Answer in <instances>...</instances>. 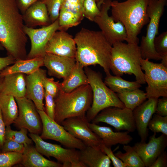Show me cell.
<instances>
[{
	"label": "cell",
	"mask_w": 167,
	"mask_h": 167,
	"mask_svg": "<svg viewBox=\"0 0 167 167\" xmlns=\"http://www.w3.org/2000/svg\"><path fill=\"white\" fill-rule=\"evenodd\" d=\"M16 0H0V43L16 61L26 59L28 37Z\"/></svg>",
	"instance_id": "1"
},
{
	"label": "cell",
	"mask_w": 167,
	"mask_h": 167,
	"mask_svg": "<svg viewBox=\"0 0 167 167\" xmlns=\"http://www.w3.org/2000/svg\"><path fill=\"white\" fill-rule=\"evenodd\" d=\"M76 46V62L84 67L99 65L106 75L110 73L112 45L101 31L82 28L74 38Z\"/></svg>",
	"instance_id": "2"
},
{
	"label": "cell",
	"mask_w": 167,
	"mask_h": 167,
	"mask_svg": "<svg viewBox=\"0 0 167 167\" xmlns=\"http://www.w3.org/2000/svg\"><path fill=\"white\" fill-rule=\"evenodd\" d=\"M149 0H126L112 1V17L125 27L127 43L138 44V35L143 26L148 23L147 9Z\"/></svg>",
	"instance_id": "3"
},
{
	"label": "cell",
	"mask_w": 167,
	"mask_h": 167,
	"mask_svg": "<svg viewBox=\"0 0 167 167\" xmlns=\"http://www.w3.org/2000/svg\"><path fill=\"white\" fill-rule=\"evenodd\" d=\"M142 59L138 44L123 41L112 45L110 70L115 75H134L141 84L146 83L141 66Z\"/></svg>",
	"instance_id": "4"
},
{
	"label": "cell",
	"mask_w": 167,
	"mask_h": 167,
	"mask_svg": "<svg viewBox=\"0 0 167 167\" xmlns=\"http://www.w3.org/2000/svg\"><path fill=\"white\" fill-rule=\"evenodd\" d=\"M54 99V120L61 124L66 119L86 114L92 103V93L90 85L88 84L70 92L60 90Z\"/></svg>",
	"instance_id": "5"
},
{
	"label": "cell",
	"mask_w": 167,
	"mask_h": 167,
	"mask_svg": "<svg viewBox=\"0 0 167 167\" xmlns=\"http://www.w3.org/2000/svg\"><path fill=\"white\" fill-rule=\"evenodd\" d=\"M84 71L92 93V100L90 107L87 112L86 118L91 122L101 110L109 107L122 108L125 107L117 93L111 90L105 83L101 75L88 66Z\"/></svg>",
	"instance_id": "6"
},
{
	"label": "cell",
	"mask_w": 167,
	"mask_h": 167,
	"mask_svg": "<svg viewBox=\"0 0 167 167\" xmlns=\"http://www.w3.org/2000/svg\"><path fill=\"white\" fill-rule=\"evenodd\" d=\"M167 0H149L147 12L149 20L145 36L142 37L140 49L143 59L160 60L161 57L155 50L154 41L158 33L160 20Z\"/></svg>",
	"instance_id": "7"
},
{
	"label": "cell",
	"mask_w": 167,
	"mask_h": 167,
	"mask_svg": "<svg viewBox=\"0 0 167 167\" xmlns=\"http://www.w3.org/2000/svg\"><path fill=\"white\" fill-rule=\"evenodd\" d=\"M141 66L144 71V78L148 84L145 89L147 99L167 97V67L161 63H154L143 58Z\"/></svg>",
	"instance_id": "8"
},
{
	"label": "cell",
	"mask_w": 167,
	"mask_h": 167,
	"mask_svg": "<svg viewBox=\"0 0 167 167\" xmlns=\"http://www.w3.org/2000/svg\"><path fill=\"white\" fill-rule=\"evenodd\" d=\"M29 136L39 152L48 158H54L62 163L63 167H84L79 160V150L65 148L60 145L45 142L39 135L30 133Z\"/></svg>",
	"instance_id": "9"
},
{
	"label": "cell",
	"mask_w": 167,
	"mask_h": 167,
	"mask_svg": "<svg viewBox=\"0 0 167 167\" xmlns=\"http://www.w3.org/2000/svg\"><path fill=\"white\" fill-rule=\"evenodd\" d=\"M42 124L41 137L58 142L67 148L80 150L86 145L69 133L61 124L49 117L44 111L37 109Z\"/></svg>",
	"instance_id": "10"
},
{
	"label": "cell",
	"mask_w": 167,
	"mask_h": 167,
	"mask_svg": "<svg viewBox=\"0 0 167 167\" xmlns=\"http://www.w3.org/2000/svg\"><path fill=\"white\" fill-rule=\"evenodd\" d=\"M111 0H105L101 4L99 14L93 22L98 26L105 36L112 45L115 43L126 41L127 33L125 27L119 21L115 22L108 15Z\"/></svg>",
	"instance_id": "11"
},
{
	"label": "cell",
	"mask_w": 167,
	"mask_h": 167,
	"mask_svg": "<svg viewBox=\"0 0 167 167\" xmlns=\"http://www.w3.org/2000/svg\"><path fill=\"white\" fill-rule=\"evenodd\" d=\"M92 122L97 123H105L115 128L118 131L125 130L133 132L136 129L132 111L125 107L123 108L111 107L100 111Z\"/></svg>",
	"instance_id": "12"
},
{
	"label": "cell",
	"mask_w": 167,
	"mask_h": 167,
	"mask_svg": "<svg viewBox=\"0 0 167 167\" xmlns=\"http://www.w3.org/2000/svg\"><path fill=\"white\" fill-rule=\"evenodd\" d=\"M15 98L19 113L13 123L15 126L19 129L25 128L30 133L39 135L42 131V124L35 104L25 97Z\"/></svg>",
	"instance_id": "13"
},
{
	"label": "cell",
	"mask_w": 167,
	"mask_h": 167,
	"mask_svg": "<svg viewBox=\"0 0 167 167\" xmlns=\"http://www.w3.org/2000/svg\"><path fill=\"white\" fill-rule=\"evenodd\" d=\"M58 19L49 25L35 29L24 25V31L29 37L31 48L26 59L44 57L46 45L54 33L59 29Z\"/></svg>",
	"instance_id": "14"
},
{
	"label": "cell",
	"mask_w": 167,
	"mask_h": 167,
	"mask_svg": "<svg viewBox=\"0 0 167 167\" xmlns=\"http://www.w3.org/2000/svg\"><path fill=\"white\" fill-rule=\"evenodd\" d=\"M89 122L85 114L66 119L61 124L69 133L87 146L100 148L102 144L101 141L91 129Z\"/></svg>",
	"instance_id": "15"
},
{
	"label": "cell",
	"mask_w": 167,
	"mask_h": 167,
	"mask_svg": "<svg viewBox=\"0 0 167 167\" xmlns=\"http://www.w3.org/2000/svg\"><path fill=\"white\" fill-rule=\"evenodd\" d=\"M156 135L154 133L148 143L137 142L133 146L146 167H150L167 146V135L162 134L157 137Z\"/></svg>",
	"instance_id": "16"
},
{
	"label": "cell",
	"mask_w": 167,
	"mask_h": 167,
	"mask_svg": "<svg viewBox=\"0 0 167 167\" xmlns=\"http://www.w3.org/2000/svg\"><path fill=\"white\" fill-rule=\"evenodd\" d=\"M58 31L48 42L45 49L46 53L75 58L76 46L74 38L66 31Z\"/></svg>",
	"instance_id": "17"
},
{
	"label": "cell",
	"mask_w": 167,
	"mask_h": 167,
	"mask_svg": "<svg viewBox=\"0 0 167 167\" xmlns=\"http://www.w3.org/2000/svg\"><path fill=\"white\" fill-rule=\"evenodd\" d=\"M158 99L148 98L132 111L136 129L141 142H145L147 139L148 135V125L156 112Z\"/></svg>",
	"instance_id": "18"
},
{
	"label": "cell",
	"mask_w": 167,
	"mask_h": 167,
	"mask_svg": "<svg viewBox=\"0 0 167 167\" xmlns=\"http://www.w3.org/2000/svg\"><path fill=\"white\" fill-rule=\"evenodd\" d=\"M46 77V70L41 68L25 77V97L31 100L38 110L45 111L43 102L44 89L43 81Z\"/></svg>",
	"instance_id": "19"
},
{
	"label": "cell",
	"mask_w": 167,
	"mask_h": 167,
	"mask_svg": "<svg viewBox=\"0 0 167 167\" xmlns=\"http://www.w3.org/2000/svg\"><path fill=\"white\" fill-rule=\"evenodd\" d=\"M83 1L64 0L58 18L61 28L67 30L80 23L84 17L83 8Z\"/></svg>",
	"instance_id": "20"
},
{
	"label": "cell",
	"mask_w": 167,
	"mask_h": 167,
	"mask_svg": "<svg viewBox=\"0 0 167 167\" xmlns=\"http://www.w3.org/2000/svg\"><path fill=\"white\" fill-rule=\"evenodd\" d=\"M75 58L46 53L43 57L44 66L49 75L59 79H65L70 74L75 63Z\"/></svg>",
	"instance_id": "21"
},
{
	"label": "cell",
	"mask_w": 167,
	"mask_h": 167,
	"mask_svg": "<svg viewBox=\"0 0 167 167\" xmlns=\"http://www.w3.org/2000/svg\"><path fill=\"white\" fill-rule=\"evenodd\" d=\"M89 125L101 139L102 143L108 147L111 148L118 144L127 145L133 140V138L127 131L114 132L109 127L100 126L93 122H89Z\"/></svg>",
	"instance_id": "22"
},
{
	"label": "cell",
	"mask_w": 167,
	"mask_h": 167,
	"mask_svg": "<svg viewBox=\"0 0 167 167\" xmlns=\"http://www.w3.org/2000/svg\"><path fill=\"white\" fill-rule=\"evenodd\" d=\"M22 16L24 25L28 27L46 26L51 23L46 5L41 0L31 6Z\"/></svg>",
	"instance_id": "23"
},
{
	"label": "cell",
	"mask_w": 167,
	"mask_h": 167,
	"mask_svg": "<svg viewBox=\"0 0 167 167\" xmlns=\"http://www.w3.org/2000/svg\"><path fill=\"white\" fill-rule=\"evenodd\" d=\"M25 74L15 73L2 78L0 93L13 96L15 98L25 97L26 92Z\"/></svg>",
	"instance_id": "24"
},
{
	"label": "cell",
	"mask_w": 167,
	"mask_h": 167,
	"mask_svg": "<svg viewBox=\"0 0 167 167\" xmlns=\"http://www.w3.org/2000/svg\"><path fill=\"white\" fill-rule=\"evenodd\" d=\"M79 153V160L84 167H111V160L100 148L86 146Z\"/></svg>",
	"instance_id": "25"
},
{
	"label": "cell",
	"mask_w": 167,
	"mask_h": 167,
	"mask_svg": "<svg viewBox=\"0 0 167 167\" xmlns=\"http://www.w3.org/2000/svg\"><path fill=\"white\" fill-rule=\"evenodd\" d=\"M20 164L25 167H62V164L48 160L31 144H24Z\"/></svg>",
	"instance_id": "26"
},
{
	"label": "cell",
	"mask_w": 167,
	"mask_h": 167,
	"mask_svg": "<svg viewBox=\"0 0 167 167\" xmlns=\"http://www.w3.org/2000/svg\"><path fill=\"white\" fill-rule=\"evenodd\" d=\"M43 66V57L16 61L13 65L6 66L0 72V77L15 73L28 75L34 72Z\"/></svg>",
	"instance_id": "27"
},
{
	"label": "cell",
	"mask_w": 167,
	"mask_h": 167,
	"mask_svg": "<svg viewBox=\"0 0 167 167\" xmlns=\"http://www.w3.org/2000/svg\"><path fill=\"white\" fill-rule=\"evenodd\" d=\"M84 68L80 63L76 62L70 74L60 83V90L70 92L81 86L89 84Z\"/></svg>",
	"instance_id": "28"
},
{
	"label": "cell",
	"mask_w": 167,
	"mask_h": 167,
	"mask_svg": "<svg viewBox=\"0 0 167 167\" xmlns=\"http://www.w3.org/2000/svg\"><path fill=\"white\" fill-rule=\"evenodd\" d=\"M0 109L6 126L14 123L19 111L15 98L11 95L0 93Z\"/></svg>",
	"instance_id": "29"
},
{
	"label": "cell",
	"mask_w": 167,
	"mask_h": 167,
	"mask_svg": "<svg viewBox=\"0 0 167 167\" xmlns=\"http://www.w3.org/2000/svg\"><path fill=\"white\" fill-rule=\"evenodd\" d=\"M104 83L111 90L117 93L134 90L141 87V84L136 81H129L120 76H113L111 74L106 76Z\"/></svg>",
	"instance_id": "30"
},
{
	"label": "cell",
	"mask_w": 167,
	"mask_h": 167,
	"mask_svg": "<svg viewBox=\"0 0 167 167\" xmlns=\"http://www.w3.org/2000/svg\"><path fill=\"white\" fill-rule=\"evenodd\" d=\"M117 94L125 107L132 111L147 99L146 92L139 88Z\"/></svg>",
	"instance_id": "31"
},
{
	"label": "cell",
	"mask_w": 167,
	"mask_h": 167,
	"mask_svg": "<svg viewBox=\"0 0 167 167\" xmlns=\"http://www.w3.org/2000/svg\"><path fill=\"white\" fill-rule=\"evenodd\" d=\"M123 149L125 151V153L119 151L114 155L126 165V167H145L133 147L124 145Z\"/></svg>",
	"instance_id": "32"
},
{
	"label": "cell",
	"mask_w": 167,
	"mask_h": 167,
	"mask_svg": "<svg viewBox=\"0 0 167 167\" xmlns=\"http://www.w3.org/2000/svg\"><path fill=\"white\" fill-rule=\"evenodd\" d=\"M28 130L22 128L19 131L12 130L10 125L6 126L5 130V139H9L23 144L30 145L33 141L27 135Z\"/></svg>",
	"instance_id": "33"
},
{
	"label": "cell",
	"mask_w": 167,
	"mask_h": 167,
	"mask_svg": "<svg viewBox=\"0 0 167 167\" xmlns=\"http://www.w3.org/2000/svg\"><path fill=\"white\" fill-rule=\"evenodd\" d=\"M153 116L148 125L149 129L154 133L161 132L167 136V116L157 114Z\"/></svg>",
	"instance_id": "34"
},
{
	"label": "cell",
	"mask_w": 167,
	"mask_h": 167,
	"mask_svg": "<svg viewBox=\"0 0 167 167\" xmlns=\"http://www.w3.org/2000/svg\"><path fill=\"white\" fill-rule=\"evenodd\" d=\"M22 153L17 152L0 153V167H11L20 163Z\"/></svg>",
	"instance_id": "35"
},
{
	"label": "cell",
	"mask_w": 167,
	"mask_h": 167,
	"mask_svg": "<svg viewBox=\"0 0 167 167\" xmlns=\"http://www.w3.org/2000/svg\"><path fill=\"white\" fill-rule=\"evenodd\" d=\"M47 7L51 23L58 19L61 7L64 0H41Z\"/></svg>",
	"instance_id": "36"
},
{
	"label": "cell",
	"mask_w": 167,
	"mask_h": 167,
	"mask_svg": "<svg viewBox=\"0 0 167 167\" xmlns=\"http://www.w3.org/2000/svg\"><path fill=\"white\" fill-rule=\"evenodd\" d=\"M83 8L84 17L91 21H93L100 12L95 0H84Z\"/></svg>",
	"instance_id": "37"
},
{
	"label": "cell",
	"mask_w": 167,
	"mask_h": 167,
	"mask_svg": "<svg viewBox=\"0 0 167 167\" xmlns=\"http://www.w3.org/2000/svg\"><path fill=\"white\" fill-rule=\"evenodd\" d=\"M153 43L155 50L161 57L167 55V31L163 32L156 36Z\"/></svg>",
	"instance_id": "38"
},
{
	"label": "cell",
	"mask_w": 167,
	"mask_h": 167,
	"mask_svg": "<svg viewBox=\"0 0 167 167\" xmlns=\"http://www.w3.org/2000/svg\"><path fill=\"white\" fill-rule=\"evenodd\" d=\"M43 85L45 91L54 98L60 90V83L55 81L53 78L46 77L43 81Z\"/></svg>",
	"instance_id": "39"
},
{
	"label": "cell",
	"mask_w": 167,
	"mask_h": 167,
	"mask_svg": "<svg viewBox=\"0 0 167 167\" xmlns=\"http://www.w3.org/2000/svg\"><path fill=\"white\" fill-rule=\"evenodd\" d=\"M24 148V144L9 139H5L1 150L2 152H17L23 153Z\"/></svg>",
	"instance_id": "40"
},
{
	"label": "cell",
	"mask_w": 167,
	"mask_h": 167,
	"mask_svg": "<svg viewBox=\"0 0 167 167\" xmlns=\"http://www.w3.org/2000/svg\"><path fill=\"white\" fill-rule=\"evenodd\" d=\"M44 98L45 103V113L49 117L54 120L55 110L54 98L44 90Z\"/></svg>",
	"instance_id": "41"
},
{
	"label": "cell",
	"mask_w": 167,
	"mask_h": 167,
	"mask_svg": "<svg viewBox=\"0 0 167 167\" xmlns=\"http://www.w3.org/2000/svg\"><path fill=\"white\" fill-rule=\"evenodd\" d=\"M100 148L109 157L114 167H126V165L113 153L111 148L108 147L102 144Z\"/></svg>",
	"instance_id": "42"
},
{
	"label": "cell",
	"mask_w": 167,
	"mask_h": 167,
	"mask_svg": "<svg viewBox=\"0 0 167 167\" xmlns=\"http://www.w3.org/2000/svg\"><path fill=\"white\" fill-rule=\"evenodd\" d=\"M155 113L161 116H167V97L158 99Z\"/></svg>",
	"instance_id": "43"
},
{
	"label": "cell",
	"mask_w": 167,
	"mask_h": 167,
	"mask_svg": "<svg viewBox=\"0 0 167 167\" xmlns=\"http://www.w3.org/2000/svg\"><path fill=\"white\" fill-rule=\"evenodd\" d=\"M167 154L163 152L156 158L150 167H167Z\"/></svg>",
	"instance_id": "44"
},
{
	"label": "cell",
	"mask_w": 167,
	"mask_h": 167,
	"mask_svg": "<svg viewBox=\"0 0 167 167\" xmlns=\"http://www.w3.org/2000/svg\"><path fill=\"white\" fill-rule=\"evenodd\" d=\"M40 0H16L19 9L22 14L32 5Z\"/></svg>",
	"instance_id": "45"
},
{
	"label": "cell",
	"mask_w": 167,
	"mask_h": 167,
	"mask_svg": "<svg viewBox=\"0 0 167 167\" xmlns=\"http://www.w3.org/2000/svg\"><path fill=\"white\" fill-rule=\"evenodd\" d=\"M16 61L15 59L10 56L0 57V72L6 66L14 63Z\"/></svg>",
	"instance_id": "46"
},
{
	"label": "cell",
	"mask_w": 167,
	"mask_h": 167,
	"mask_svg": "<svg viewBox=\"0 0 167 167\" xmlns=\"http://www.w3.org/2000/svg\"><path fill=\"white\" fill-rule=\"evenodd\" d=\"M5 125L0 109V149L1 150L5 140Z\"/></svg>",
	"instance_id": "47"
},
{
	"label": "cell",
	"mask_w": 167,
	"mask_h": 167,
	"mask_svg": "<svg viewBox=\"0 0 167 167\" xmlns=\"http://www.w3.org/2000/svg\"><path fill=\"white\" fill-rule=\"evenodd\" d=\"M161 63L165 67H167V55L161 57Z\"/></svg>",
	"instance_id": "48"
},
{
	"label": "cell",
	"mask_w": 167,
	"mask_h": 167,
	"mask_svg": "<svg viewBox=\"0 0 167 167\" xmlns=\"http://www.w3.org/2000/svg\"><path fill=\"white\" fill-rule=\"evenodd\" d=\"M104 0H100L99 2L97 3V6L100 9L101 4Z\"/></svg>",
	"instance_id": "49"
},
{
	"label": "cell",
	"mask_w": 167,
	"mask_h": 167,
	"mask_svg": "<svg viewBox=\"0 0 167 167\" xmlns=\"http://www.w3.org/2000/svg\"><path fill=\"white\" fill-rule=\"evenodd\" d=\"M4 49V48L2 46V45H1V44L0 43V51L2 50H3Z\"/></svg>",
	"instance_id": "50"
},
{
	"label": "cell",
	"mask_w": 167,
	"mask_h": 167,
	"mask_svg": "<svg viewBox=\"0 0 167 167\" xmlns=\"http://www.w3.org/2000/svg\"><path fill=\"white\" fill-rule=\"evenodd\" d=\"M2 78L0 77V88L2 82Z\"/></svg>",
	"instance_id": "51"
},
{
	"label": "cell",
	"mask_w": 167,
	"mask_h": 167,
	"mask_svg": "<svg viewBox=\"0 0 167 167\" xmlns=\"http://www.w3.org/2000/svg\"><path fill=\"white\" fill-rule=\"evenodd\" d=\"M100 0H95V1H96V2H97V3L99 2V1Z\"/></svg>",
	"instance_id": "52"
},
{
	"label": "cell",
	"mask_w": 167,
	"mask_h": 167,
	"mask_svg": "<svg viewBox=\"0 0 167 167\" xmlns=\"http://www.w3.org/2000/svg\"><path fill=\"white\" fill-rule=\"evenodd\" d=\"M1 152H1V150L0 149V153H1Z\"/></svg>",
	"instance_id": "53"
}]
</instances>
